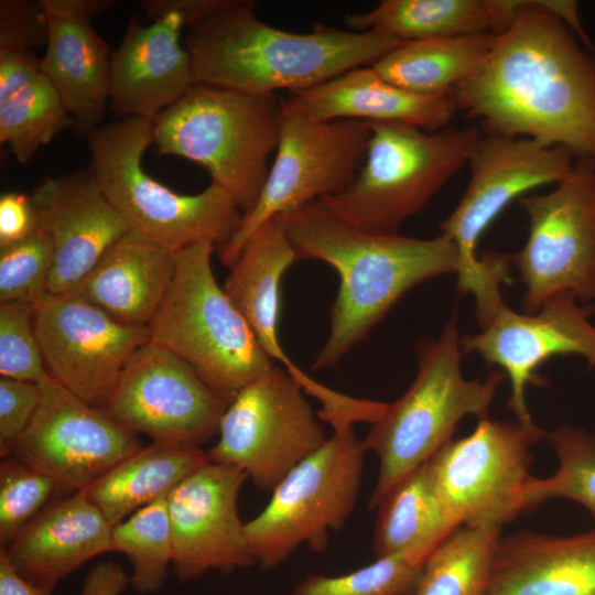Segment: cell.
<instances>
[{
	"label": "cell",
	"mask_w": 595,
	"mask_h": 595,
	"mask_svg": "<svg viewBox=\"0 0 595 595\" xmlns=\"http://www.w3.org/2000/svg\"><path fill=\"white\" fill-rule=\"evenodd\" d=\"M423 564L402 555L379 556L356 571L328 576L310 573L292 595H412Z\"/></svg>",
	"instance_id": "d590c367"
},
{
	"label": "cell",
	"mask_w": 595,
	"mask_h": 595,
	"mask_svg": "<svg viewBox=\"0 0 595 595\" xmlns=\"http://www.w3.org/2000/svg\"><path fill=\"white\" fill-rule=\"evenodd\" d=\"M418 372L408 390L386 403L363 445L379 458L378 477L368 501L377 509L390 490L425 464L452 439L463 418H489L501 371L485 380L464 378L463 350L454 314L441 335L421 339L416 347Z\"/></svg>",
	"instance_id": "277c9868"
},
{
	"label": "cell",
	"mask_w": 595,
	"mask_h": 595,
	"mask_svg": "<svg viewBox=\"0 0 595 595\" xmlns=\"http://www.w3.org/2000/svg\"><path fill=\"white\" fill-rule=\"evenodd\" d=\"M283 100L313 120L401 122L430 132L447 128L458 112L453 95H422L404 89L385 79L371 65L291 93Z\"/></svg>",
	"instance_id": "cb8c5ba5"
},
{
	"label": "cell",
	"mask_w": 595,
	"mask_h": 595,
	"mask_svg": "<svg viewBox=\"0 0 595 595\" xmlns=\"http://www.w3.org/2000/svg\"><path fill=\"white\" fill-rule=\"evenodd\" d=\"M0 595H51L20 574L11 562L6 549H0Z\"/></svg>",
	"instance_id": "bcb514c9"
},
{
	"label": "cell",
	"mask_w": 595,
	"mask_h": 595,
	"mask_svg": "<svg viewBox=\"0 0 595 595\" xmlns=\"http://www.w3.org/2000/svg\"><path fill=\"white\" fill-rule=\"evenodd\" d=\"M354 422L336 420L334 433L272 489L267 506L245 531L252 558L264 571L288 560L301 545L321 552L328 533L340 530L353 513L361 485L363 441Z\"/></svg>",
	"instance_id": "30bf717a"
},
{
	"label": "cell",
	"mask_w": 595,
	"mask_h": 595,
	"mask_svg": "<svg viewBox=\"0 0 595 595\" xmlns=\"http://www.w3.org/2000/svg\"><path fill=\"white\" fill-rule=\"evenodd\" d=\"M256 1L230 0L187 29L184 45L195 84L247 94L305 90L360 66L372 65L403 41L325 24L295 33L256 14Z\"/></svg>",
	"instance_id": "3957f363"
},
{
	"label": "cell",
	"mask_w": 595,
	"mask_h": 595,
	"mask_svg": "<svg viewBox=\"0 0 595 595\" xmlns=\"http://www.w3.org/2000/svg\"><path fill=\"white\" fill-rule=\"evenodd\" d=\"M371 136L355 181L318 206L353 227L398 234L465 165L483 132L447 127L430 132L401 122H368Z\"/></svg>",
	"instance_id": "9c48e42d"
},
{
	"label": "cell",
	"mask_w": 595,
	"mask_h": 595,
	"mask_svg": "<svg viewBox=\"0 0 595 595\" xmlns=\"http://www.w3.org/2000/svg\"><path fill=\"white\" fill-rule=\"evenodd\" d=\"M298 261L282 215L262 224L248 239L223 285L255 334L264 354L280 361L303 391L318 398L326 387L306 376L289 358L279 339L280 283Z\"/></svg>",
	"instance_id": "d4e9b609"
},
{
	"label": "cell",
	"mask_w": 595,
	"mask_h": 595,
	"mask_svg": "<svg viewBox=\"0 0 595 595\" xmlns=\"http://www.w3.org/2000/svg\"><path fill=\"white\" fill-rule=\"evenodd\" d=\"M30 196L37 226L52 245L48 293H71L104 253L132 229L87 170L45 177Z\"/></svg>",
	"instance_id": "ffe728a7"
},
{
	"label": "cell",
	"mask_w": 595,
	"mask_h": 595,
	"mask_svg": "<svg viewBox=\"0 0 595 595\" xmlns=\"http://www.w3.org/2000/svg\"><path fill=\"white\" fill-rule=\"evenodd\" d=\"M39 387L40 404L12 454L48 475L63 495L87 488L142 447L137 434L53 379Z\"/></svg>",
	"instance_id": "e0dca14e"
},
{
	"label": "cell",
	"mask_w": 595,
	"mask_h": 595,
	"mask_svg": "<svg viewBox=\"0 0 595 595\" xmlns=\"http://www.w3.org/2000/svg\"><path fill=\"white\" fill-rule=\"evenodd\" d=\"M303 392L277 366L246 386L220 419L209 459L241 468L258 488L272 491L328 439Z\"/></svg>",
	"instance_id": "4fadbf2b"
},
{
	"label": "cell",
	"mask_w": 595,
	"mask_h": 595,
	"mask_svg": "<svg viewBox=\"0 0 595 595\" xmlns=\"http://www.w3.org/2000/svg\"><path fill=\"white\" fill-rule=\"evenodd\" d=\"M370 136L366 121L313 120L283 100L279 142L266 183L236 234L217 248L220 261L229 268L270 218L346 190L365 161Z\"/></svg>",
	"instance_id": "8fae6325"
},
{
	"label": "cell",
	"mask_w": 595,
	"mask_h": 595,
	"mask_svg": "<svg viewBox=\"0 0 595 595\" xmlns=\"http://www.w3.org/2000/svg\"><path fill=\"white\" fill-rule=\"evenodd\" d=\"M175 255L130 229L71 292L119 323L149 326L172 283Z\"/></svg>",
	"instance_id": "4316f807"
},
{
	"label": "cell",
	"mask_w": 595,
	"mask_h": 595,
	"mask_svg": "<svg viewBox=\"0 0 595 595\" xmlns=\"http://www.w3.org/2000/svg\"><path fill=\"white\" fill-rule=\"evenodd\" d=\"M0 377L33 383L52 380L34 329V304L0 303Z\"/></svg>",
	"instance_id": "f35d334b"
},
{
	"label": "cell",
	"mask_w": 595,
	"mask_h": 595,
	"mask_svg": "<svg viewBox=\"0 0 595 595\" xmlns=\"http://www.w3.org/2000/svg\"><path fill=\"white\" fill-rule=\"evenodd\" d=\"M283 99L207 84H195L153 121V143L164 155L202 165L242 215L266 183L277 150Z\"/></svg>",
	"instance_id": "5b68a950"
},
{
	"label": "cell",
	"mask_w": 595,
	"mask_h": 595,
	"mask_svg": "<svg viewBox=\"0 0 595 595\" xmlns=\"http://www.w3.org/2000/svg\"><path fill=\"white\" fill-rule=\"evenodd\" d=\"M226 408L185 361L149 340L126 365L104 410L155 443L201 447L218 433Z\"/></svg>",
	"instance_id": "2e32d148"
},
{
	"label": "cell",
	"mask_w": 595,
	"mask_h": 595,
	"mask_svg": "<svg viewBox=\"0 0 595 595\" xmlns=\"http://www.w3.org/2000/svg\"><path fill=\"white\" fill-rule=\"evenodd\" d=\"M34 329L51 378L86 403L105 409L149 326H130L72 294L46 293L34 304Z\"/></svg>",
	"instance_id": "9a60e30c"
},
{
	"label": "cell",
	"mask_w": 595,
	"mask_h": 595,
	"mask_svg": "<svg viewBox=\"0 0 595 595\" xmlns=\"http://www.w3.org/2000/svg\"><path fill=\"white\" fill-rule=\"evenodd\" d=\"M521 0H382L372 10L347 13L348 30L400 41L501 33Z\"/></svg>",
	"instance_id": "83f0119b"
},
{
	"label": "cell",
	"mask_w": 595,
	"mask_h": 595,
	"mask_svg": "<svg viewBox=\"0 0 595 595\" xmlns=\"http://www.w3.org/2000/svg\"><path fill=\"white\" fill-rule=\"evenodd\" d=\"M377 509L376 558L397 554L424 564L458 528L437 494L428 462L401 479Z\"/></svg>",
	"instance_id": "f546056e"
},
{
	"label": "cell",
	"mask_w": 595,
	"mask_h": 595,
	"mask_svg": "<svg viewBox=\"0 0 595 595\" xmlns=\"http://www.w3.org/2000/svg\"><path fill=\"white\" fill-rule=\"evenodd\" d=\"M37 226L31 196L15 191L0 196V248L28 237Z\"/></svg>",
	"instance_id": "b9f144b4"
},
{
	"label": "cell",
	"mask_w": 595,
	"mask_h": 595,
	"mask_svg": "<svg viewBox=\"0 0 595 595\" xmlns=\"http://www.w3.org/2000/svg\"><path fill=\"white\" fill-rule=\"evenodd\" d=\"M545 432L516 422L478 420L474 431L451 439L428 462L443 505L458 526L501 528L523 512L532 477L530 446Z\"/></svg>",
	"instance_id": "5bb4252c"
},
{
	"label": "cell",
	"mask_w": 595,
	"mask_h": 595,
	"mask_svg": "<svg viewBox=\"0 0 595 595\" xmlns=\"http://www.w3.org/2000/svg\"><path fill=\"white\" fill-rule=\"evenodd\" d=\"M230 0H142L141 8L145 14L153 20L166 14L178 15L184 28H191L201 23L220 10Z\"/></svg>",
	"instance_id": "7bdbcfd3"
},
{
	"label": "cell",
	"mask_w": 595,
	"mask_h": 595,
	"mask_svg": "<svg viewBox=\"0 0 595 595\" xmlns=\"http://www.w3.org/2000/svg\"><path fill=\"white\" fill-rule=\"evenodd\" d=\"M559 4L521 0L484 65L452 95L485 134L530 138L595 163V48Z\"/></svg>",
	"instance_id": "6da1fadb"
},
{
	"label": "cell",
	"mask_w": 595,
	"mask_h": 595,
	"mask_svg": "<svg viewBox=\"0 0 595 595\" xmlns=\"http://www.w3.org/2000/svg\"><path fill=\"white\" fill-rule=\"evenodd\" d=\"M63 495L45 473L11 454L0 463V543L6 548L45 507Z\"/></svg>",
	"instance_id": "8d00e7d4"
},
{
	"label": "cell",
	"mask_w": 595,
	"mask_h": 595,
	"mask_svg": "<svg viewBox=\"0 0 595 595\" xmlns=\"http://www.w3.org/2000/svg\"><path fill=\"white\" fill-rule=\"evenodd\" d=\"M298 261L317 259L339 275L329 333L312 369L335 367L415 285L457 270V251L441 234L420 239L347 225L311 203L282 215Z\"/></svg>",
	"instance_id": "7a4b0ae2"
},
{
	"label": "cell",
	"mask_w": 595,
	"mask_h": 595,
	"mask_svg": "<svg viewBox=\"0 0 595 595\" xmlns=\"http://www.w3.org/2000/svg\"><path fill=\"white\" fill-rule=\"evenodd\" d=\"M130 584V575L111 561L97 563L87 574L78 595H121Z\"/></svg>",
	"instance_id": "f6af8a7d"
},
{
	"label": "cell",
	"mask_w": 595,
	"mask_h": 595,
	"mask_svg": "<svg viewBox=\"0 0 595 595\" xmlns=\"http://www.w3.org/2000/svg\"><path fill=\"white\" fill-rule=\"evenodd\" d=\"M576 158L563 147L526 137L483 133L468 160L469 182L453 212L440 224L457 251V288L475 298L476 318L486 326L505 304L499 286L510 283L511 256L478 255L482 235L513 199L528 191L558 184L570 175Z\"/></svg>",
	"instance_id": "8992f818"
},
{
	"label": "cell",
	"mask_w": 595,
	"mask_h": 595,
	"mask_svg": "<svg viewBox=\"0 0 595 595\" xmlns=\"http://www.w3.org/2000/svg\"><path fill=\"white\" fill-rule=\"evenodd\" d=\"M208 461L207 452L201 447L152 442L119 462L85 491L113 527L166 497Z\"/></svg>",
	"instance_id": "f1b7e54d"
},
{
	"label": "cell",
	"mask_w": 595,
	"mask_h": 595,
	"mask_svg": "<svg viewBox=\"0 0 595 595\" xmlns=\"http://www.w3.org/2000/svg\"><path fill=\"white\" fill-rule=\"evenodd\" d=\"M182 19L166 14L143 25L132 15L109 69V109L120 118L153 120L193 85L190 55L181 44Z\"/></svg>",
	"instance_id": "7402d4cb"
},
{
	"label": "cell",
	"mask_w": 595,
	"mask_h": 595,
	"mask_svg": "<svg viewBox=\"0 0 595 595\" xmlns=\"http://www.w3.org/2000/svg\"><path fill=\"white\" fill-rule=\"evenodd\" d=\"M545 436L559 466L549 477L530 478L523 490V511L552 498H564L582 505L595 522V433L562 424Z\"/></svg>",
	"instance_id": "836d02e7"
},
{
	"label": "cell",
	"mask_w": 595,
	"mask_h": 595,
	"mask_svg": "<svg viewBox=\"0 0 595 595\" xmlns=\"http://www.w3.org/2000/svg\"><path fill=\"white\" fill-rule=\"evenodd\" d=\"M41 400L39 383L0 377V456L11 455Z\"/></svg>",
	"instance_id": "60d3db41"
},
{
	"label": "cell",
	"mask_w": 595,
	"mask_h": 595,
	"mask_svg": "<svg viewBox=\"0 0 595 595\" xmlns=\"http://www.w3.org/2000/svg\"><path fill=\"white\" fill-rule=\"evenodd\" d=\"M518 203L529 219L528 238L511 256L524 285L523 313L561 292L595 305V163L576 159L553 191Z\"/></svg>",
	"instance_id": "7c38bea8"
},
{
	"label": "cell",
	"mask_w": 595,
	"mask_h": 595,
	"mask_svg": "<svg viewBox=\"0 0 595 595\" xmlns=\"http://www.w3.org/2000/svg\"><path fill=\"white\" fill-rule=\"evenodd\" d=\"M48 21L41 0L0 1V51L45 47Z\"/></svg>",
	"instance_id": "ab89813d"
},
{
	"label": "cell",
	"mask_w": 595,
	"mask_h": 595,
	"mask_svg": "<svg viewBox=\"0 0 595 595\" xmlns=\"http://www.w3.org/2000/svg\"><path fill=\"white\" fill-rule=\"evenodd\" d=\"M488 595H595V527L499 538Z\"/></svg>",
	"instance_id": "484cf974"
},
{
	"label": "cell",
	"mask_w": 595,
	"mask_h": 595,
	"mask_svg": "<svg viewBox=\"0 0 595 595\" xmlns=\"http://www.w3.org/2000/svg\"><path fill=\"white\" fill-rule=\"evenodd\" d=\"M86 169L108 201L143 234L174 255L199 241L219 248L236 234L242 213L216 184L195 195L166 187L142 166L153 143V121L120 118L87 137Z\"/></svg>",
	"instance_id": "52a82bcc"
},
{
	"label": "cell",
	"mask_w": 595,
	"mask_h": 595,
	"mask_svg": "<svg viewBox=\"0 0 595 595\" xmlns=\"http://www.w3.org/2000/svg\"><path fill=\"white\" fill-rule=\"evenodd\" d=\"M570 292L548 299L532 314L518 313L504 304L478 334L461 338L464 354L476 353L498 366L509 379L508 408L517 422L543 432L532 420L526 401L530 383L540 385L537 369L556 355H578L595 367V325Z\"/></svg>",
	"instance_id": "ac0fdd59"
},
{
	"label": "cell",
	"mask_w": 595,
	"mask_h": 595,
	"mask_svg": "<svg viewBox=\"0 0 595 595\" xmlns=\"http://www.w3.org/2000/svg\"><path fill=\"white\" fill-rule=\"evenodd\" d=\"M41 71L35 52L0 51V100L29 84Z\"/></svg>",
	"instance_id": "ee69618b"
},
{
	"label": "cell",
	"mask_w": 595,
	"mask_h": 595,
	"mask_svg": "<svg viewBox=\"0 0 595 595\" xmlns=\"http://www.w3.org/2000/svg\"><path fill=\"white\" fill-rule=\"evenodd\" d=\"M496 34L402 42L371 67L385 79L422 95H452L486 62Z\"/></svg>",
	"instance_id": "4dcf8cb0"
},
{
	"label": "cell",
	"mask_w": 595,
	"mask_h": 595,
	"mask_svg": "<svg viewBox=\"0 0 595 595\" xmlns=\"http://www.w3.org/2000/svg\"><path fill=\"white\" fill-rule=\"evenodd\" d=\"M215 245L175 253L170 289L149 325L150 342L185 361L227 405L274 363L264 354L212 269Z\"/></svg>",
	"instance_id": "ba28073f"
},
{
	"label": "cell",
	"mask_w": 595,
	"mask_h": 595,
	"mask_svg": "<svg viewBox=\"0 0 595 595\" xmlns=\"http://www.w3.org/2000/svg\"><path fill=\"white\" fill-rule=\"evenodd\" d=\"M73 129L60 94L41 72L29 84L0 100V143L20 162H29L56 134Z\"/></svg>",
	"instance_id": "d6a6232c"
},
{
	"label": "cell",
	"mask_w": 595,
	"mask_h": 595,
	"mask_svg": "<svg viewBox=\"0 0 595 595\" xmlns=\"http://www.w3.org/2000/svg\"><path fill=\"white\" fill-rule=\"evenodd\" d=\"M247 478L237 466L208 461L166 496L172 566L180 582L208 571L230 574L256 564L238 511Z\"/></svg>",
	"instance_id": "d6986e66"
},
{
	"label": "cell",
	"mask_w": 595,
	"mask_h": 595,
	"mask_svg": "<svg viewBox=\"0 0 595 595\" xmlns=\"http://www.w3.org/2000/svg\"><path fill=\"white\" fill-rule=\"evenodd\" d=\"M48 39L41 71L60 94L77 136L102 126L109 104L111 50L91 21L112 9L113 0H41Z\"/></svg>",
	"instance_id": "44dd1931"
},
{
	"label": "cell",
	"mask_w": 595,
	"mask_h": 595,
	"mask_svg": "<svg viewBox=\"0 0 595 595\" xmlns=\"http://www.w3.org/2000/svg\"><path fill=\"white\" fill-rule=\"evenodd\" d=\"M123 553L131 563L130 584L141 594L164 585L173 562V539L163 497L112 527L111 552Z\"/></svg>",
	"instance_id": "e575fe53"
},
{
	"label": "cell",
	"mask_w": 595,
	"mask_h": 595,
	"mask_svg": "<svg viewBox=\"0 0 595 595\" xmlns=\"http://www.w3.org/2000/svg\"><path fill=\"white\" fill-rule=\"evenodd\" d=\"M500 529L461 526L428 556L412 595H488Z\"/></svg>",
	"instance_id": "1f68e13d"
},
{
	"label": "cell",
	"mask_w": 595,
	"mask_h": 595,
	"mask_svg": "<svg viewBox=\"0 0 595 595\" xmlns=\"http://www.w3.org/2000/svg\"><path fill=\"white\" fill-rule=\"evenodd\" d=\"M52 245L39 227L24 239L0 248V303L35 304L48 293Z\"/></svg>",
	"instance_id": "74e56055"
},
{
	"label": "cell",
	"mask_w": 595,
	"mask_h": 595,
	"mask_svg": "<svg viewBox=\"0 0 595 595\" xmlns=\"http://www.w3.org/2000/svg\"><path fill=\"white\" fill-rule=\"evenodd\" d=\"M111 531L83 489L53 500L3 549L22 576L52 592L84 563L111 552Z\"/></svg>",
	"instance_id": "603a6c76"
},
{
	"label": "cell",
	"mask_w": 595,
	"mask_h": 595,
	"mask_svg": "<svg viewBox=\"0 0 595 595\" xmlns=\"http://www.w3.org/2000/svg\"><path fill=\"white\" fill-rule=\"evenodd\" d=\"M593 307H594V311H595V305H593Z\"/></svg>",
	"instance_id": "7dc6e473"
}]
</instances>
